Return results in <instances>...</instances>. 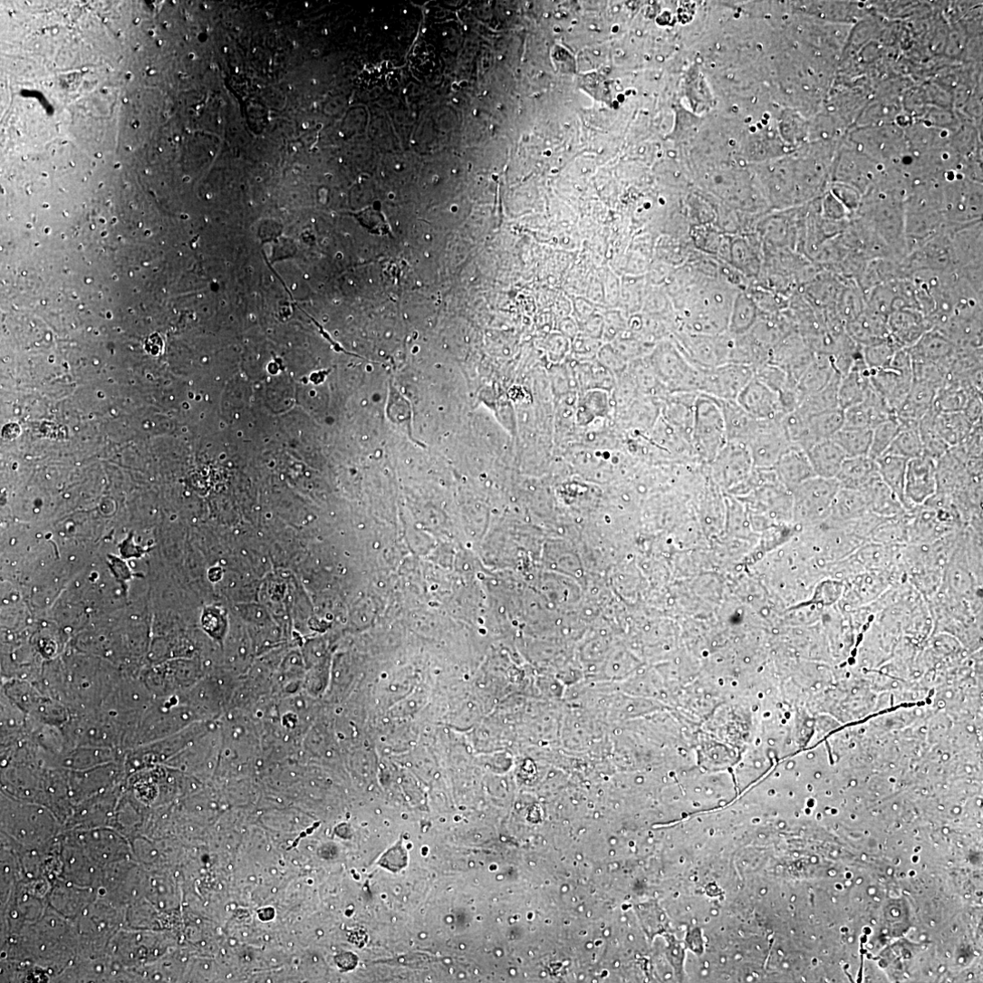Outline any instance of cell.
Masks as SVG:
<instances>
[{
    "label": "cell",
    "mask_w": 983,
    "mask_h": 983,
    "mask_svg": "<svg viewBox=\"0 0 983 983\" xmlns=\"http://www.w3.org/2000/svg\"><path fill=\"white\" fill-rule=\"evenodd\" d=\"M96 156H97V158H101V153H97V154H96Z\"/></svg>",
    "instance_id": "cell-28"
},
{
    "label": "cell",
    "mask_w": 983,
    "mask_h": 983,
    "mask_svg": "<svg viewBox=\"0 0 983 983\" xmlns=\"http://www.w3.org/2000/svg\"><path fill=\"white\" fill-rule=\"evenodd\" d=\"M127 102H128V101H127V99H125V100H124V103H127Z\"/></svg>",
    "instance_id": "cell-29"
},
{
    "label": "cell",
    "mask_w": 983,
    "mask_h": 983,
    "mask_svg": "<svg viewBox=\"0 0 983 983\" xmlns=\"http://www.w3.org/2000/svg\"><path fill=\"white\" fill-rule=\"evenodd\" d=\"M149 34L150 36H153V35H154V33H153L152 31H149Z\"/></svg>",
    "instance_id": "cell-27"
},
{
    "label": "cell",
    "mask_w": 983,
    "mask_h": 983,
    "mask_svg": "<svg viewBox=\"0 0 983 983\" xmlns=\"http://www.w3.org/2000/svg\"><path fill=\"white\" fill-rule=\"evenodd\" d=\"M844 582L830 578L821 583L817 589V600L824 607H834L841 601L844 592Z\"/></svg>",
    "instance_id": "cell-24"
},
{
    "label": "cell",
    "mask_w": 983,
    "mask_h": 983,
    "mask_svg": "<svg viewBox=\"0 0 983 983\" xmlns=\"http://www.w3.org/2000/svg\"><path fill=\"white\" fill-rule=\"evenodd\" d=\"M937 463L922 456L908 462L904 499L906 510L920 506L937 493Z\"/></svg>",
    "instance_id": "cell-6"
},
{
    "label": "cell",
    "mask_w": 983,
    "mask_h": 983,
    "mask_svg": "<svg viewBox=\"0 0 983 983\" xmlns=\"http://www.w3.org/2000/svg\"><path fill=\"white\" fill-rule=\"evenodd\" d=\"M871 514L862 491L841 488L835 497L829 518L824 522L831 527H839Z\"/></svg>",
    "instance_id": "cell-11"
},
{
    "label": "cell",
    "mask_w": 983,
    "mask_h": 983,
    "mask_svg": "<svg viewBox=\"0 0 983 983\" xmlns=\"http://www.w3.org/2000/svg\"><path fill=\"white\" fill-rule=\"evenodd\" d=\"M886 454L911 460L923 456L919 428L901 429Z\"/></svg>",
    "instance_id": "cell-21"
},
{
    "label": "cell",
    "mask_w": 983,
    "mask_h": 983,
    "mask_svg": "<svg viewBox=\"0 0 983 983\" xmlns=\"http://www.w3.org/2000/svg\"><path fill=\"white\" fill-rule=\"evenodd\" d=\"M774 470L780 483L792 493L816 477L807 452L795 447H791L781 456Z\"/></svg>",
    "instance_id": "cell-9"
},
{
    "label": "cell",
    "mask_w": 983,
    "mask_h": 983,
    "mask_svg": "<svg viewBox=\"0 0 983 983\" xmlns=\"http://www.w3.org/2000/svg\"><path fill=\"white\" fill-rule=\"evenodd\" d=\"M692 447L698 458L711 463L728 443L721 402L699 393L694 408Z\"/></svg>",
    "instance_id": "cell-1"
},
{
    "label": "cell",
    "mask_w": 983,
    "mask_h": 983,
    "mask_svg": "<svg viewBox=\"0 0 983 983\" xmlns=\"http://www.w3.org/2000/svg\"><path fill=\"white\" fill-rule=\"evenodd\" d=\"M899 350L891 342L882 340L869 345L863 359L869 371L878 370L888 366Z\"/></svg>",
    "instance_id": "cell-23"
},
{
    "label": "cell",
    "mask_w": 983,
    "mask_h": 983,
    "mask_svg": "<svg viewBox=\"0 0 983 983\" xmlns=\"http://www.w3.org/2000/svg\"><path fill=\"white\" fill-rule=\"evenodd\" d=\"M728 441L747 444L758 420L750 417L736 401H721Z\"/></svg>",
    "instance_id": "cell-16"
},
{
    "label": "cell",
    "mask_w": 983,
    "mask_h": 983,
    "mask_svg": "<svg viewBox=\"0 0 983 983\" xmlns=\"http://www.w3.org/2000/svg\"><path fill=\"white\" fill-rule=\"evenodd\" d=\"M781 419L777 420H758L754 432L746 444L749 449L754 467L774 468L781 456L792 447L782 427Z\"/></svg>",
    "instance_id": "cell-4"
},
{
    "label": "cell",
    "mask_w": 983,
    "mask_h": 983,
    "mask_svg": "<svg viewBox=\"0 0 983 983\" xmlns=\"http://www.w3.org/2000/svg\"><path fill=\"white\" fill-rule=\"evenodd\" d=\"M872 430L841 429L832 438L845 453L847 458L868 457L871 449Z\"/></svg>",
    "instance_id": "cell-20"
},
{
    "label": "cell",
    "mask_w": 983,
    "mask_h": 983,
    "mask_svg": "<svg viewBox=\"0 0 983 983\" xmlns=\"http://www.w3.org/2000/svg\"><path fill=\"white\" fill-rule=\"evenodd\" d=\"M844 412L841 409L808 416L810 448L814 445L830 440L843 427Z\"/></svg>",
    "instance_id": "cell-18"
},
{
    "label": "cell",
    "mask_w": 983,
    "mask_h": 983,
    "mask_svg": "<svg viewBox=\"0 0 983 983\" xmlns=\"http://www.w3.org/2000/svg\"><path fill=\"white\" fill-rule=\"evenodd\" d=\"M753 377L752 368L736 363L704 369L699 393L721 401H737Z\"/></svg>",
    "instance_id": "cell-5"
},
{
    "label": "cell",
    "mask_w": 983,
    "mask_h": 983,
    "mask_svg": "<svg viewBox=\"0 0 983 983\" xmlns=\"http://www.w3.org/2000/svg\"><path fill=\"white\" fill-rule=\"evenodd\" d=\"M912 369L910 353L899 350L888 366L869 371L872 389L895 413L908 397L913 381Z\"/></svg>",
    "instance_id": "cell-3"
},
{
    "label": "cell",
    "mask_w": 983,
    "mask_h": 983,
    "mask_svg": "<svg viewBox=\"0 0 983 983\" xmlns=\"http://www.w3.org/2000/svg\"><path fill=\"white\" fill-rule=\"evenodd\" d=\"M837 372L832 358L820 357L812 361L797 384L801 402L825 388Z\"/></svg>",
    "instance_id": "cell-15"
},
{
    "label": "cell",
    "mask_w": 983,
    "mask_h": 983,
    "mask_svg": "<svg viewBox=\"0 0 983 983\" xmlns=\"http://www.w3.org/2000/svg\"><path fill=\"white\" fill-rule=\"evenodd\" d=\"M909 460L890 454L876 459L881 480L905 506L904 488Z\"/></svg>",
    "instance_id": "cell-17"
},
{
    "label": "cell",
    "mask_w": 983,
    "mask_h": 983,
    "mask_svg": "<svg viewBox=\"0 0 983 983\" xmlns=\"http://www.w3.org/2000/svg\"><path fill=\"white\" fill-rule=\"evenodd\" d=\"M872 514L882 519H893L904 516L908 511L890 488L877 478L862 490Z\"/></svg>",
    "instance_id": "cell-13"
},
{
    "label": "cell",
    "mask_w": 983,
    "mask_h": 983,
    "mask_svg": "<svg viewBox=\"0 0 983 983\" xmlns=\"http://www.w3.org/2000/svg\"><path fill=\"white\" fill-rule=\"evenodd\" d=\"M900 431L901 425L896 416L874 428L869 457L876 460L885 455Z\"/></svg>",
    "instance_id": "cell-22"
},
{
    "label": "cell",
    "mask_w": 983,
    "mask_h": 983,
    "mask_svg": "<svg viewBox=\"0 0 983 983\" xmlns=\"http://www.w3.org/2000/svg\"><path fill=\"white\" fill-rule=\"evenodd\" d=\"M736 402L756 420H777L785 415L778 393L755 377L743 389Z\"/></svg>",
    "instance_id": "cell-7"
},
{
    "label": "cell",
    "mask_w": 983,
    "mask_h": 983,
    "mask_svg": "<svg viewBox=\"0 0 983 983\" xmlns=\"http://www.w3.org/2000/svg\"><path fill=\"white\" fill-rule=\"evenodd\" d=\"M872 390L869 370L863 357L858 358L850 371L842 376L839 386V406L845 410L863 403Z\"/></svg>",
    "instance_id": "cell-10"
},
{
    "label": "cell",
    "mask_w": 983,
    "mask_h": 983,
    "mask_svg": "<svg viewBox=\"0 0 983 983\" xmlns=\"http://www.w3.org/2000/svg\"><path fill=\"white\" fill-rule=\"evenodd\" d=\"M709 464L718 474L721 482L728 486L746 478L754 467L747 446L737 441H728Z\"/></svg>",
    "instance_id": "cell-8"
},
{
    "label": "cell",
    "mask_w": 983,
    "mask_h": 983,
    "mask_svg": "<svg viewBox=\"0 0 983 983\" xmlns=\"http://www.w3.org/2000/svg\"><path fill=\"white\" fill-rule=\"evenodd\" d=\"M140 24V19H139V18H137V19H136V20L134 21V24Z\"/></svg>",
    "instance_id": "cell-26"
},
{
    "label": "cell",
    "mask_w": 983,
    "mask_h": 983,
    "mask_svg": "<svg viewBox=\"0 0 983 983\" xmlns=\"http://www.w3.org/2000/svg\"><path fill=\"white\" fill-rule=\"evenodd\" d=\"M132 126H133L134 129H138V127L140 126V122L136 121L135 123H133Z\"/></svg>",
    "instance_id": "cell-25"
},
{
    "label": "cell",
    "mask_w": 983,
    "mask_h": 983,
    "mask_svg": "<svg viewBox=\"0 0 983 983\" xmlns=\"http://www.w3.org/2000/svg\"><path fill=\"white\" fill-rule=\"evenodd\" d=\"M841 379L842 375L837 372L825 388L804 399L797 410L810 417L840 409L839 386Z\"/></svg>",
    "instance_id": "cell-19"
},
{
    "label": "cell",
    "mask_w": 983,
    "mask_h": 983,
    "mask_svg": "<svg viewBox=\"0 0 983 983\" xmlns=\"http://www.w3.org/2000/svg\"><path fill=\"white\" fill-rule=\"evenodd\" d=\"M815 476L835 479L847 457L832 439L820 442L807 451Z\"/></svg>",
    "instance_id": "cell-14"
},
{
    "label": "cell",
    "mask_w": 983,
    "mask_h": 983,
    "mask_svg": "<svg viewBox=\"0 0 983 983\" xmlns=\"http://www.w3.org/2000/svg\"><path fill=\"white\" fill-rule=\"evenodd\" d=\"M879 477L876 460L868 456L846 458L835 479L841 488L862 491Z\"/></svg>",
    "instance_id": "cell-12"
},
{
    "label": "cell",
    "mask_w": 983,
    "mask_h": 983,
    "mask_svg": "<svg viewBox=\"0 0 983 983\" xmlns=\"http://www.w3.org/2000/svg\"><path fill=\"white\" fill-rule=\"evenodd\" d=\"M841 489L836 479L813 477L793 491L794 515L803 523H824Z\"/></svg>",
    "instance_id": "cell-2"
}]
</instances>
